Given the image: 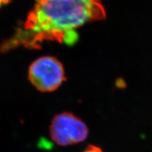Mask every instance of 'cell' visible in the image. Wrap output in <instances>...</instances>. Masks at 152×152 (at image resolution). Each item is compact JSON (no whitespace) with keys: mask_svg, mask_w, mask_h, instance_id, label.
Instances as JSON below:
<instances>
[{"mask_svg":"<svg viewBox=\"0 0 152 152\" xmlns=\"http://www.w3.org/2000/svg\"><path fill=\"white\" fill-rule=\"evenodd\" d=\"M105 18L101 0H35L23 26L1 44L0 51L39 49L47 41L73 45L79 38L77 28Z\"/></svg>","mask_w":152,"mask_h":152,"instance_id":"1","label":"cell"},{"mask_svg":"<svg viewBox=\"0 0 152 152\" xmlns=\"http://www.w3.org/2000/svg\"><path fill=\"white\" fill-rule=\"evenodd\" d=\"M49 133L55 143L66 147L84 142L89 135V128L86 123L75 114L63 112L52 118Z\"/></svg>","mask_w":152,"mask_h":152,"instance_id":"2","label":"cell"},{"mask_svg":"<svg viewBox=\"0 0 152 152\" xmlns=\"http://www.w3.org/2000/svg\"><path fill=\"white\" fill-rule=\"evenodd\" d=\"M28 78L37 90L52 92L58 89L65 80L64 67L54 57H41L30 65Z\"/></svg>","mask_w":152,"mask_h":152,"instance_id":"3","label":"cell"},{"mask_svg":"<svg viewBox=\"0 0 152 152\" xmlns=\"http://www.w3.org/2000/svg\"><path fill=\"white\" fill-rule=\"evenodd\" d=\"M82 152H104L103 150L97 146L93 145V144H89L87 147L84 149V151Z\"/></svg>","mask_w":152,"mask_h":152,"instance_id":"4","label":"cell"},{"mask_svg":"<svg viewBox=\"0 0 152 152\" xmlns=\"http://www.w3.org/2000/svg\"><path fill=\"white\" fill-rule=\"evenodd\" d=\"M9 0H0V7H1V6L5 4H7Z\"/></svg>","mask_w":152,"mask_h":152,"instance_id":"5","label":"cell"}]
</instances>
